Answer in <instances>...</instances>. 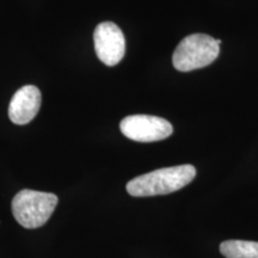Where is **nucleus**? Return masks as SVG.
Instances as JSON below:
<instances>
[{
  "label": "nucleus",
  "instance_id": "2",
  "mask_svg": "<svg viewBox=\"0 0 258 258\" xmlns=\"http://www.w3.org/2000/svg\"><path fill=\"white\" fill-rule=\"evenodd\" d=\"M59 199L55 194L36 190H21L12 200V214L24 228H38L49 220Z\"/></svg>",
  "mask_w": 258,
  "mask_h": 258
},
{
  "label": "nucleus",
  "instance_id": "1",
  "mask_svg": "<svg viewBox=\"0 0 258 258\" xmlns=\"http://www.w3.org/2000/svg\"><path fill=\"white\" fill-rule=\"evenodd\" d=\"M196 176L192 165H178L154 170L127 183V191L134 198L166 195L188 185Z\"/></svg>",
  "mask_w": 258,
  "mask_h": 258
},
{
  "label": "nucleus",
  "instance_id": "7",
  "mask_svg": "<svg viewBox=\"0 0 258 258\" xmlns=\"http://www.w3.org/2000/svg\"><path fill=\"white\" fill-rule=\"evenodd\" d=\"M226 258H258V243L249 240H226L220 245Z\"/></svg>",
  "mask_w": 258,
  "mask_h": 258
},
{
  "label": "nucleus",
  "instance_id": "3",
  "mask_svg": "<svg viewBox=\"0 0 258 258\" xmlns=\"http://www.w3.org/2000/svg\"><path fill=\"white\" fill-rule=\"evenodd\" d=\"M221 40L206 34H192L183 38L175 49L172 63L177 71L189 72L211 64L220 53Z\"/></svg>",
  "mask_w": 258,
  "mask_h": 258
},
{
  "label": "nucleus",
  "instance_id": "5",
  "mask_svg": "<svg viewBox=\"0 0 258 258\" xmlns=\"http://www.w3.org/2000/svg\"><path fill=\"white\" fill-rule=\"evenodd\" d=\"M95 50L98 59L106 66H116L123 59L125 38L120 28L112 22H103L93 32Z\"/></svg>",
  "mask_w": 258,
  "mask_h": 258
},
{
  "label": "nucleus",
  "instance_id": "4",
  "mask_svg": "<svg viewBox=\"0 0 258 258\" xmlns=\"http://www.w3.org/2000/svg\"><path fill=\"white\" fill-rule=\"evenodd\" d=\"M120 129L125 138L138 143L164 140L173 133L169 121L152 115L127 116L121 121Z\"/></svg>",
  "mask_w": 258,
  "mask_h": 258
},
{
  "label": "nucleus",
  "instance_id": "6",
  "mask_svg": "<svg viewBox=\"0 0 258 258\" xmlns=\"http://www.w3.org/2000/svg\"><path fill=\"white\" fill-rule=\"evenodd\" d=\"M42 96L35 85H25L15 92L9 105V117L15 124L31 122L41 108Z\"/></svg>",
  "mask_w": 258,
  "mask_h": 258
}]
</instances>
